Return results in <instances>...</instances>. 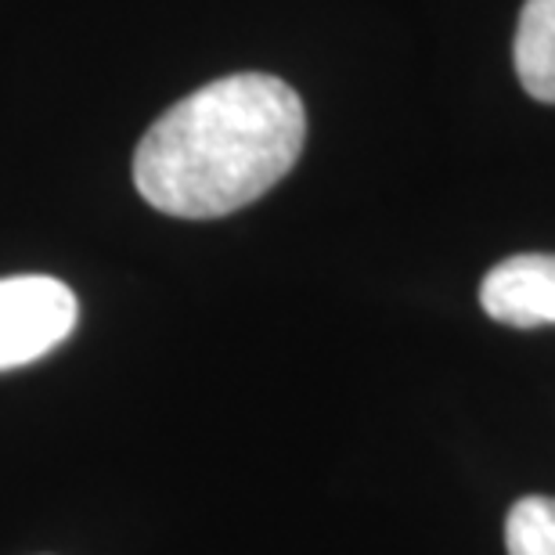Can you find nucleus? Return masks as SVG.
I'll return each instance as SVG.
<instances>
[{
  "mask_svg": "<svg viewBox=\"0 0 555 555\" xmlns=\"http://www.w3.org/2000/svg\"><path fill=\"white\" fill-rule=\"evenodd\" d=\"M307 141L299 94L268 73L198 87L155 119L134 152V184L159 214L214 220L257 203Z\"/></svg>",
  "mask_w": 555,
  "mask_h": 555,
  "instance_id": "nucleus-1",
  "label": "nucleus"
},
{
  "mask_svg": "<svg viewBox=\"0 0 555 555\" xmlns=\"http://www.w3.org/2000/svg\"><path fill=\"white\" fill-rule=\"evenodd\" d=\"M480 307L513 328L555 325V253H519L494 263L480 285Z\"/></svg>",
  "mask_w": 555,
  "mask_h": 555,
  "instance_id": "nucleus-3",
  "label": "nucleus"
},
{
  "mask_svg": "<svg viewBox=\"0 0 555 555\" xmlns=\"http://www.w3.org/2000/svg\"><path fill=\"white\" fill-rule=\"evenodd\" d=\"M513 54L524 91L555 105V0H527L519 11Z\"/></svg>",
  "mask_w": 555,
  "mask_h": 555,
  "instance_id": "nucleus-4",
  "label": "nucleus"
},
{
  "mask_svg": "<svg viewBox=\"0 0 555 555\" xmlns=\"http://www.w3.org/2000/svg\"><path fill=\"white\" fill-rule=\"evenodd\" d=\"M73 288L51 274L0 278V372L51 353L76 328Z\"/></svg>",
  "mask_w": 555,
  "mask_h": 555,
  "instance_id": "nucleus-2",
  "label": "nucleus"
},
{
  "mask_svg": "<svg viewBox=\"0 0 555 555\" xmlns=\"http://www.w3.org/2000/svg\"><path fill=\"white\" fill-rule=\"evenodd\" d=\"M508 555H555V498L527 494L505 516Z\"/></svg>",
  "mask_w": 555,
  "mask_h": 555,
  "instance_id": "nucleus-5",
  "label": "nucleus"
}]
</instances>
